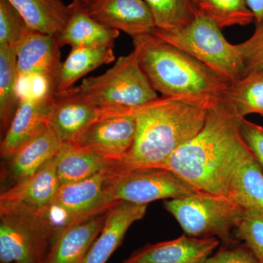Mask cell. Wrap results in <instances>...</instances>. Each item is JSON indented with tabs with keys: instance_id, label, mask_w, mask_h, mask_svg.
<instances>
[{
	"instance_id": "cell-32",
	"label": "cell",
	"mask_w": 263,
	"mask_h": 263,
	"mask_svg": "<svg viewBox=\"0 0 263 263\" xmlns=\"http://www.w3.org/2000/svg\"><path fill=\"white\" fill-rule=\"evenodd\" d=\"M205 263H260L253 252L237 239L221 243L215 253L208 257Z\"/></svg>"
},
{
	"instance_id": "cell-13",
	"label": "cell",
	"mask_w": 263,
	"mask_h": 263,
	"mask_svg": "<svg viewBox=\"0 0 263 263\" xmlns=\"http://www.w3.org/2000/svg\"><path fill=\"white\" fill-rule=\"evenodd\" d=\"M220 243L216 238L184 234L176 239L144 246L122 263H205Z\"/></svg>"
},
{
	"instance_id": "cell-4",
	"label": "cell",
	"mask_w": 263,
	"mask_h": 263,
	"mask_svg": "<svg viewBox=\"0 0 263 263\" xmlns=\"http://www.w3.org/2000/svg\"><path fill=\"white\" fill-rule=\"evenodd\" d=\"M77 89L95 105L115 110H134L158 98L134 51L102 75L85 79Z\"/></svg>"
},
{
	"instance_id": "cell-1",
	"label": "cell",
	"mask_w": 263,
	"mask_h": 263,
	"mask_svg": "<svg viewBox=\"0 0 263 263\" xmlns=\"http://www.w3.org/2000/svg\"><path fill=\"white\" fill-rule=\"evenodd\" d=\"M242 119L222 99L213 102L200 133L176 151L162 168L200 192L228 197L230 170L246 146L240 134Z\"/></svg>"
},
{
	"instance_id": "cell-35",
	"label": "cell",
	"mask_w": 263,
	"mask_h": 263,
	"mask_svg": "<svg viewBox=\"0 0 263 263\" xmlns=\"http://www.w3.org/2000/svg\"><path fill=\"white\" fill-rule=\"evenodd\" d=\"M78 1H80L85 5H89L91 4V3H93V2L95 1V0H78Z\"/></svg>"
},
{
	"instance_id": "cell-25",
	"label": "cell",
	"mask_w": 263,
	"mask_h": 263,
	"mask_svg": "<svg viewBox=\"0 0 263 263\" xmlns=\"http://www.w3.org/2000/svg\"><path fill=\"white\" fill-rule=\"evenodd\" d=\"M20 101L16 53L8 46L0 45V124L3 136Z\"/></svg>"
},
{
	"instance_id": "cell-16",
	"label": "cell",
	"mask_w": 263,
	"mask_h": 263,
	"mask_svg": "<svg viewBox=\"0 0 263 263\" xmlns=\"http://www.w3.org/2000/svg\"><path fill=\"white\" fill-rule=\"evenodd\" d=\"M62 145L48 124L30 141L21 147L10 160H7L2 178L10 185L9 187L23 181L54 158Z\"/></svg>"
},
{
	"instance_id": "cell-31",
	"label": "cell",
	"mask_w": 263,
	"mask_h": 263,
	"mask_svg": "<svg viewBox=\"0 0 263 263\" xmlns=\"http://www.w3.org/2000/svg\"><path fill=\"white\" fill-rule=\"evenodd\" d=\"M243 67V76L263 70V24L245 42L236 45Z\"/></svg>"
},
{
	"instance_id": "cell-5",
	"label": "cell",
	"mask_w": 263,
	"mask_h": 263,
	"mask_svg": "<svg viewBox=\"0 0 263 263\" xmlns=\"http://www.w3.org/2000/svg\"><path fill=\"white\" fill-rule=\"evenodd\" d=\"M151 34L188 53L230 83L243 78V64L236 45L228 42L221 29L198 10L188 25L173 30L155 28Z\"/></svg>"
},
{
	"instance_id": "cell-33",
	"label": "cell",
	"mask_w": 263,
	"mask_h": 263,
	"mask_svg": "<svg viewBox=\"0 0 263 263\" xmlns=\"http://www.w3.org/2000/svg\"><path fill=\"white\" fill-rule=\"evenodd\" d=\"M240 129L245 144L263 171V127L243 118Z\"/></svg>"
},
{
	"instance_id": "cell-21",
	"label": "cell",
	"mask_w": 263,
	"mask_h": 263,
	"mask_svg": "<svg viewBox=\"0 0 263 263\" xmlns=\"http://www.w3.org/2000/svg\"><path fill=\"white\" fill-rule=\"evenodd\" d=\"M60 186L54 157L35 174L5 190L0 195V202L43 209L51 203Z\"/></svg>"
},
{
	"instance_id": "cell-11",
	"label": "cell",
	"mask_w": 263,
	"mask_h": 263,
	"mask_svg": "<svg viewBox=\"0 0 263 263\" xmlns=\"http://www.w3.org/2000/svg\"><path fill=\"white\" fill-rule=\"evenodd\" d=\"M134 110L100 119L72 144L93 151L109 160L123 162L136 137Z\"/></svg>"
},
{
	"instance_id": "cell-2",
	"label": "cell",
	"mask_w": 263,
	"mask_h": 263,
	"mask_svg": "<svg viewBox=\"0 0 263 263\" xmlns=\"http://www.w3.org/2000/svg\"><path fill=\"white\" fill-rule=\"evenodd\" d=\"M214 101L162 97L135 109L134 143L121 163L162 168L176 151L200 133Z\"/></svg>"
},
{
	"instance_id": "cell-29",
	"label": "cell",
	"mask_w": 263,
	"mask_h": 263,
	"mask_svg": "<svg viewBox=\"0 0 263 263\" xmlns=\"http://www.w3.org/2000/svg\"><path fill=\"white\" fill-rule=\"evenodd\" d=\"M32 31L9 0H0V45L8 46L16 53Z\"/></svg>"
},
{
	"instance_id": "cell-27",
	"label": "cell",
	"mask_w": 263,
	"mask_h": 263,
	"mask_svg": "<svg viewBox=\"0 0 263 263\" xmlns=\"http://www.w3.org/2000/svg\"><path fill=\"white\" fill-rule=\"evenodd\" d=\"M196 7L221 29L249 25L254 20L246 0H197Z\"/></svg>"
},
{
	"instance_id": "cell-24",
	"label": "cell",
	"mask_w": 263,
	"mask_h": 263,
	"mask_svg": "<svg viewBox=\"0 0 263 263\" xmlns=\"http://www.w3.org/2000/svg\"><path fill=\"white\" fill-rule=\"evenodd\" d=\"M115 59L113 45L72 48L60 67L57 91L70 89L83 76Z\"/></svg>"
},
{
	"instance_id": "cell-7",
	"label": "cell",
	"mask_w": 263,
	"mask_h": 263,
	"mask_svg": "<svg viewBox=\"0 0 263 263\" xmlns=\"http://www.w3.org/2000/svg\"><path fill=\"white\" fill-rule=\"evenodd\" d=\"M185 234L195 238H216L221 243L235 240L233 233L245 209L230 197L198 192L164 202Z\"/></svg>"
},
{
	"instance_id": "cell-17",
	"label": "cell",
	"mask_w": 263,
	"mask_h": 263,
	"mask_svg": "<svg viewBox=\"0 0 263 263\" xmlns=\"http://www.w3.org/2000/svg\"><path fill=\"white\" fill-rule=\"evenodd\" d=\"M147 206L146 204L120 201L112 207L84 263H106L122 245L132 224L144 217Z\"/></svg>"
},
{
	"instance_id": "cell-36",
	"label": "cell",
	"mask_w": 263,
	"mask_h": 263,
	"mask_svg": "<svg viewBox=\"0 0 263 263\" xmlns=\"http://www.w3.org/2000/svg\"><path fill=\"white\" fill-rule=\"evenodd\" d=\"M194 2H195V5H196L197 0H194Z\"/></svg>"
},
{
	"instance_id": "cell-37",
	"label": "cell",
	"mask_w": 263,
	"mask_h": 263,
	"mask_svg": "<svg viewBox=\"0 0 263 263\" xmlns=\"http://www.w3.org/2000/svg\"><path fill=\"white\" fill-rule=\"evenodd\" d=\"M260 263H263V259L262 260H260Z\"/></svg>"
},
{
	"instance_id": "cell-15",
	"label": "cell",
	"mask_w": 263,
	"mask_h": 263,
	"mask_svg": "<svg viewBox=\"0 0 263 263\" xmlns=\"http://www.w3.org/2000/svg\"><path fill=\"white\" fill-rule=\"evenodd\" d=\"M57 37L32 31L16 51L18 79L41 76L56 87L61 67Z\"/></svg>"
},
{
	"instance_id": "cell-28",
	"label": "cell",
	"mask_w": 263,
	"mask_h": 263,
	"mask_svg": "<svg viewBox=\"0 0 263 263\" xmlns=\"http://www.w3.org/2000/svg\"><path fill=\"white\" fill-rule=\"evenodd\" d=\"M151 10L156 28L173 30L185 27L196 17L194 0H144Z\"/></svg>"
},
{
	"instance_id": "cell-20",
	"label": "cell",
	"mask_w": 263,
	"mask_h": 263,
	"mask_svg": "<svg viewBox=\"0 0 263 263\" xmlns=\"http://www.w3.org/2000/svg\"><path fill=\"white\" fill-rule=\"evenodd\" d=\"M68 20L57 37L60 47L67 45L72 48L113 45L119 31L108 28L95 20L86 5L73 0L70 5Z\"/></svg>"
},
{
	"instance_id": "cell-34",
	"label": "cell",
	"mask_w": 263,
	"mask_h": 263,
	"mask_svg": "<svg viewBox=\"0 0 263 263\" xmlns=\"http://www.w3.org/2000/svg\"><path fill=\"white\" fill-rule=\"evenodd\" d=\"M246 3L253 13L255 26L263 24V0H246Z\"/></svg>"
},
{
	"instance_id": "cell-30",
	"label": "cell",
	"mask_w": 263,
	"mask_h": 263,
	"mask_svg": "<svg viewBox=\"0 0 263 263\" xmlns=\"http://www.w3.org/2000/svg\"><path fill=\"white\" fill-rule=\"evenodd\" d=\"M234 234L235 239L245 243L259 260H262L263 212L245 209Z\"/></svg>"
},
{
	"instance_id": "cell-26",
	"label": "cell",
	"mask_w": 263,
	"mask_h": 263,
	"mask_svg": "<svg viewBox=\"0 0 263 263\" xmlns=\"http://www.w3.org/2000/svg\"><path fill=\"white\" fill-rule=\"evenodd\" d=\"M221 99L240 117L251 114L263 117V70L230 83Z\"/></svg>"
},
{
	"instance_id": "cell-8",
	"label": "cell",
	"mask_w": 263,
	"mask_h": 263,
	"mask_svg": "<svg viewBox=\"0 0 263 263\" xmlns=\"http://www.w3.org/2000/svg\"><path fill=\"white\" fill-rule=\"evenodd\" d=\"M105 195L109 201L146 204L198 193L170 170L132 167L118 162L107 172Z\"/></svg>"
},
{
	"instance_id": "cell-10",
	"label": "cell",
	"mask_w": 263,
	"mask_h": 263,
	"mask_svg": "<svg viewBox=\"0 0 263 263\" xmlns=\"http://www.w3.org/2000/svg\"><path fill=\"white\" fill-rule=\"evenodd\" d=\"M129 110L99 107L82 96L77 87H72L65 91H55L48 124L62 144H72L94 123Z\"/></svg>"
},
{
	"instance_id": "cell-23",
	"label": "cell",
	"mask_w": 263,
	"mask_h": 263,
	"mask_svg": "<svg viewBox=\"0 0 263 263\" xmlns=\"http://www.w3.org/2000/svg\"><path fill=\"white\" fill-rule=\"evenodd\" d=\"M31 30L57 37L64 29L70 5L62 0H9Z\"/></svg>"
},
{
	"instance_id": "cell-9",
	"label": "cell",
	"mask_w": 263,
	"mask_h": 263,
	"mask_svg": "<svg viewBox=\"0 0 263 263\" xmlns=\"http://www.w3.org/2000/svg\"><path fill=\"white\" fill-rule=\"evenodd\" d=\"M108 170L89 179L61 185L51 203L40 209L55 236L68 227L108 212L119 202L109 201L105 195Z\"/></svg>"
},
{
	"instance_id": "cell-14",
	"label": "cell",
	"mask_w": 263,
	"mask_h": 263,
	"mask_svg": "<svg viewBox=\"0 0 263 263\" xmlns=\"http://www.w3.org/2000/svg\"><path fill=\"white\" fill-rule=\"evenodd\" d=\"M54 93L40 98H21L14 117L2 139V158L10 160L21 147L47 125Z\"/></svg>"
},
{
	"instance_id": "cell-19",
	"label": "cell",
	"mask_w": 263,
	"mask_h": 263,
	"mask_svg": "<svg viewBox=\"0 0 263 263\" xmlns=\"http://www.w3.org/2000/svg\"><path fill=\"white\" fill-rule=\"evenodd\" d=\"M227 195L243 209L263 212V171L247 145L230 170Z\"/></svg>"
},
{
	"instance_id": "cell-22",
	"label": "cell",
	"mask_w": 263,
	"mask_h": 263,
	"mask_svg": "<svg viewBox=\"0 0 263 263\" xmlns=\"http://www.w3.org/2000/svg\"><path fill=\"white\" fill-rule=\"evenodd\" d=\"M118 162L70 143L62 145L55 157L57 174L61 185L89 179L111 168Z\"/></svg>"
},
{
	"instance_id": "cell-12",
	"label": "cell",
	"mask_w": 263,
	"mask_h": 263,
	"mask_svg": "<svg viewBox=\"0 0 263 263\" xmlns=\"http://www.w3.org/2000/svg\"><path fill=\"white\" fill-rule=\"evenodd\" d=\"M86 6L89 15L99 23L131 37L151 34L156 28L144 0H95Z\"/></svg>"
},
{
	"instance_id": "cell-3",
	"label": "cell",
	"mask_w": 263,
	"mask_h": 263,
	"mask_svg": "<svg viewBox=\"0 0 263 263\" xmlns=\"http://www.w3.org/2000/svg\"><path fill=\"white\" fill-rule=\"evenodd\" d=\"M132 38L142 70L162 97L214 101L221 98L230 84L210 67L154 34Z\"/></svg>"
},
{
	"instance_id": "cell-18",
	"label": "cell",
	"mask_w": 263,
	"mask_h": 263,
	"mask_svg": "<svg viewBox=\"0 0 263 263\" xmlns=\"http://www.w3.org/2000/svg\"><path fill=\"white\" fill-rule=\"evenodd\" d=\"M108 212L62 230L53 240L46 263H84Z\"/></svg>"
},
{
	"instance_id": "cell-6",
	"label": "cell",
	"mask_w": 263,
	"mask_h": 263,
	"mask_svg": "<svg viewBox=\"0 0 263 263\" xmlns=\"http://www.w3.org/2000/svg\"><path fill=\"white\" fill-rule=\"evenodd\" d=\"M54 238L39 209L0 202L1 263H46Z\"/></svg>"
}]
</instances>
